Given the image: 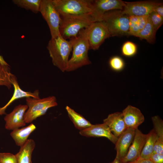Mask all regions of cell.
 <instances>
[{"mask_svg":"<svg viewBox=\"0 0 163 163\" xmlns=\"http://www.w3.org/2000/svg\"><path fill=\"white\" fill-rule=\"evenodd\" d=\"M136 45L131 41L125 42L122 46V53L125 56H132L136 54Z\"/></svg>","mask_w":163,"mask_h":163,"instance_id":"obj_26","label":"cell"},{"mask_svg":"<svg viewBox=\"0 0 163 163\" xmlns=\"http://www.w3.org/2000/svg\"><path fill=\"white\" fill-rule=\"evenodd\" d=\"M127 163H153L150 159L142 158L139 157L136 160Z\"/></svg>","mask_w":163,"mask_h":163,"instance_id":"obj_33","label":"cell"},{"mask_svg":"<svg viewBox=\"0 0 163 163\" xmlns=\"http://www.w3.org/2000/svg\"><path fill=\"white\" fill-rule=\"evenodd\" d=\"M147 134H144L138 128L135 130L132 142L126 155L120 160V163H127L133 161L139 157L147 137Z\"/></svg>","mask_w":163,"mask_h":163,"instance_id":"obj_10","label":"cell"},{"mask_svg":"<svg viewBox=\"0 0 163 163\" xmlns=\"http://www.w3.org/2000/svg\"><path fill=\"white\" fill-rule=\"evenodd\" d=\"M135 130L127 128L118 138L115 144L116 158L120 160L127 155L133 140Z\"/></svg>","mask_w":163,"mask_h":163,"instance_id":"obj_13","label":"cell"},{"mask_svg":"<svg viewBox=\"0 0 163 163\" xmlns=\"http://www.w3.org/2000/svg\"><path fill=\"white\" fill-rule=\"evenodd\" d=\"M26 101L28 107L24 115L26 123H31L37 118L44 115L48 109L58 104L54 96L41 99L27 97Z\"/></svg>","mask_w":163,"mask_h":163,"instance_id":"obj_6","label":"cell"},{"mask_svg":"<svg viewBox=\"0 0 163 163\" xmlns=\"http://www.w3.org/2000/svg\"><path fill=\"white\" fill-rule=\"evenodd\" d=\"M35 143L32 139H28L25 143L20 147L19 151L15 154L17 163H32V154L35 148Z\"/></svg>","mask_w":163,"mask_h":163,"instance_id":"obj_19","label":"cell"},{"mask_svg":"<svg viewBox=\"0 0 163 163\" xmlns=\"http://www.w3.org/2000/svg\"><path fill=\"white\" fill-rule=\"evenodd\" d=\"M149 15L129 16V35L136 36L142 30L147 22Z\"/></svg>","mask_w":163,"mask_h":163,"instance_id":"obj_21","label":"cell"},{"mask_svg":"<svg viewBox=\"0 0 163 163\" xmlns=\"http://www.w3.org/2000/svg\"><path fill=\"white\" fill-rule=\"evenodd\" d=\"M109 64L111 69L116 71H120L123 69L124 66L123 59L117 56L111 58L109 60Z\"/></svg>","mask_w":163,"mask_h":163,"instance_id":"obj_28","label":"cell"},{"mask_svg":"<svg viewBox=\"0 0 163 163\" xmlns=\"http://www.w3.org/2000/svg\"><path fill=\"white\" fill-rule=\"evenodd\" d=\"M79 133L87 137H105L115 144L118 139L112 134L109 127L104 123L92 124L90 127L80 131Z\"/></svg>","mask_w":163,"mask_h":163,"instance_id":"obj_14","label":"cell"},{"mask_svg":"<svg viewBox=\"0 0 163 163\" xmlns=\"http://www.w3.org/2000/svg\"><path fill=\"white\" fill-rule=\"evenodd\" d=\"M154 11L163 18V3H161L157 6L155 8Z\"/></svg>","mask_w":163,"mask_h":163,"instance_id":"obj_34","label":"cell"},{"mask_svg":"<svg viewBox=\"0 0 163 163\" xmlns=\"http://www.w3.org/2000/svg\"><path fill=\"white\" fill-rule=\"evenodd\" d=\"M11 80L12 85L14 88V92L8 102L5 106L0 107V116L6 114L5 110L7 107L17 100L24 97H32L36 99L40 98L38 90H35L33 92L26 91L22 90L20 87L16 76L13 74Z\"/></svg>","mask_w":163,"mask_h":163,"instance_id":"obj_15","label":"cell"},{"mask_svg":"<svg viewBox=\"0 0 163 163\" xmlns=\"http://www.w3.org/2000/svg\"><path fill=\"white\" fill-rule=\"evenodd\" d=\"M39 12L48 25L51 38H56L60 35L59 27L61 18L52 0H41Z\"/></svg>","mask_w":163,"mask_h":163,"instance_id":"obj_8","label":"cell"},{"mask_svg":"<svg viewBox=\"0 0 163 163\" xmlns=\"http://www.w3.org/2000/svg\"><path fill=\"white\" fill-rule=\"evenodd\" d=\"M82 30L79 32L77 37L70 40L72 45V54L69 59L66 72L74 71L91 63L88 56L89 45Z\"/></svg>","mask_w":163,"mask_h":163,"instance_id":"obj_1","label":"cell"},{"mask_svg":"<svg viewBox=\"0 0 163 163\" xmlns=\"http://www.w3.org/2000/svg\"><path fill=\"white\" fill-rule=\"evenodd\" d=\"M12 75L9 65H3L0 63V86H5L10 89L12 86L11 80Z\"/></svg>","mask_w":163,"mask_h":163,"instance_id":"obj_25","label":"cell"},{"mask_svg":"<svg viewBox=\"0 0 163 163\" xmlns=\"http://www.w3.org/2000/svg\"><path fill=\"white\" fill-rule=\"evenodd\" d=\"M153 153L163 155V140L158 138L155 144Z\"/></svg>","mask_w":163,"mask_h":163,"instance_id":"obj_31","label":"cell"},{"mask_svg":"<svg viewBox=\"0 0 163 163\" xmlns=\"http://www.w3.org/2000/svg\"><path fill=\"white\" fill-rule=\"evenodd\" d=\"M41 0H13V2L18 7L30 10L37 13L39 12Z\"/></svg>","mask_w":163,"mask_h":163,"instance_id":"obj_24","label":"cell"},{"mask_svg":"<svg viewBox=\"0 0 163 163\" xmlns=\"http://www.w3.org/2000/svg\"><path fill=\"white\" fill-rule=\"evenodd\" d=\"M112 134L118 138L127 128L125 123L122 112H117L109 115L103 120Z\"/></svg>","mask_w":163,"mask_h":163,"instance_id":"obj_17","label":"cell"},{"mask_svg":"<svg viewBox=\"0 0 163 163\" xmlns=\"http://www.w3.org/2000/svg\"><path fill=\"white\" fill-rule=\"evenodd\" d=\"M156 32L151 22L149 15L145 27L135 37L141 39H145L149 43H153L155 42Z\"/></svg>","mask_w":163,"mask_h":163,"instance_id":"obj_23","label":"cell"},{"mask_svg":"<svg viewBox=\"0 0 163 163\" xmlns=\"http://www.w3.org/2000/svg\"><path fill=\"white\" fill-rule=\"evenodd\" d=\"M124 2L123 12L129 16H137L149 15L161 3L153 1Z\"/></svg>","mask_w":163,"mask_h":163,"instance_id":"obj_9","label":"cell"},{"mask_svg":"<svg viewBox=\"0 0 163 163\" xmlns=\"http://www.w3.org/2000/svg\"><path fill=\"white\" fill-rule=\"evenodd\" d=\"M66 109L69 118L75 127L80 131L85 129L92 125L82 115L75 112L69 106H66Z\"/></svg>","mask_w":163,"mask_h":163,"instance_id":"obj_20","label":"cell"},{"mask_svg":"<svg viewBox=\"0 0 163 163\" xmlns=\"http://www.w3.org/2000/svg\"><path fill=\"white\" fill-rule=\"evenodd\" d=\"M28 108L27 105L19 104L15 106L10 113L6 114L4 120L5 127L8 130H14L25 126L24 115Z\"/></svg>","mask_w":163,"mask_h":163,"instance_id":"obj_11","label":"cell"},{"mask_svg":"<svg viewBox=\"0 0 163 163\" xmlns=\"http://www.w3.org/2000/svg\"><path fill=\"white\" fill-rule=\"evenodd\" d=\"M61 18L59 32L61 36L66 40L76 37L81 30L97 21L92 16L89 15L68 16Z\"/></svg>","mask_w":163,"mask_h":163,"instance_id":"obj_4","label":"cell"},{"mask_svg":"<svg viewBox=\"0 0 163 163\" xmlns=\"http://www.w3.org/2000/svg\"><path fill=\"white\" fill-rule=\"evenodd\" d=\"M95 17L97 21H102L103 15L105 12L113 10H122L125 5L121 0H92Z\"/></svg>","mask_w":163,"mask_h":163,"instance_id":"obj_12","label":"cell"},{"mask_svg":"<svg viewBox=\"0 0 163 163\" xmlns=\"http://www.w3.org/2000/svg\"><path fill=\"white\" fill-rule=\"evenodd\" d=\"M149 159L153 163H163V155L153 153Z\"/></svg>","mask_w":163,"mask_h":163,"instance_id":"obj_32","label":"cell"},{"mask_svg":"<svg viewBox=\"0 0 163 163\" xmlns=\"http://www.w3.org/2000/svg\"><path fill=\"white\" fill-rule=\"evenodd\" d=\"M147 137L140 155L142 158L149 159L153 154V149L158 136L154 129L147 134Z\"/></svg>","mask_w":163,"mask_h":163,"instance_id":"obj_22","label":"cell"},{"mask_svg":"<svg viewBox=\"0 0 163 163\" xmlns=\"http://www.w3.org/2000/svg\"><path fill=\"white\" fill-rule=\"evenodd\" d=\"M149 17L152 25L157 31L163 24V18L155 11L150 14Z\"/></svg>","mask_w":163,"mask_h":163,"instance_id":"obj_29","label":"cell"},{"mask_svg":"<svg viewBox=\"0 0 163 163\" xmlns=\"http://www.w3.org/2000/svg\"><path fill=\"white\" fill-rule=\"evenodd\" d=\"M0 63L3 65H8V64L5 61L2 56L0 55Z\"/></svg>","mask_w":163,"mask_h":163,"instance_id":"obj_35","label":"cell"},{"mask_svg":"<svg viewBox=\"0 0 163 163\" xmlns=\"http://www.w3.org/2000/svg\"><path fill=\"white\" fill-rule=\"evenodd\" d=\"M36 126L31 123L28 126L12 130L10 136L16 144L20 147L23 145L27 140L30 134L36 129Z\"/></svg>","mask_w":163,"mask_h":163,"instance_id":"obj_18","label":"cell"},{"mask_svg":"<svg viewBox=\"0 0 163 163\" xmlns=\"http://www.w3.org/2000/svg\"><path fill=\"white\" fill-rule=\"evenodd\" d=\"M47 48L53 65L62 72L66 71L69 56L72 50L70 41L65 39L60 35L51 38Z\"/></svg>","mask_w":163,"mask_h":163,"instance_id":"obj_2","label":"cell"},{"mask_svg":"<svg viewBox=\"0 0 163 163\" xmlns=\"http://www.w3.org/2000/svg\"><path fill=\"white\" fill-rule=\"evenodd\" d=\"M122 113L127 128L136 129L145 120L144 117L139 109L131 105L128 106Z\"/></svg>","mask_w":163,"mask_h":163,"instance_id":"obj_16","label":"cell"},{"mask_svg":"<svg viewBox=\"0 0 163 163\" xmlns=\"http://www.w3.org/2000/svg\"><path fill=\"white\" fill-rule=\"evenodd\" d=\"M82 30L90 49L93 50H98L105 40L111 37L106 24L103 21L94 22Z\"/></svg>","mask_w":163,"mask_h":163,"instance_id":"obj_7","label":"cell"},{"mask_svg":"<svg viewBox=\"0 0 163 163\" xmlns=\"http://www.w3.org/2000/svg\"><path fill=\"white\" fill-rule=\"evenodd\" d=\"M152 121L158 138L163 140V122L162 120L157 116L152 117Z\"/></svg>","mask_w":163,"mask_h":163,"instance_id":"obj_27","label":"cell"},{"mask_svg":"<svg viewBox=\"0 0 163 163\" xmlns=\"http://www.w3.org/2000/svg\"><path fill=\"white\" fill-rule=\"evenodd\" d=\"M52 1L60 17L89 15L92 16L97 21L92 0H52Z\"/></svg>","mask_w":163,"mask_h":163,"instance_id":"obj_3","label":"cell"},{"mask_svg":"<svg viewBox=\"0 0 163 163\" xmlns=\"http://www.w3.org/2000/svg\"><path fill=\"white\" fill-rule=\"evenodd\" d=\"M0 163H17L15 155L10 153H0Z\"/></svg>","mask_w":163,"mask_h":163,"instance_id":"obj_30","label":"cell"},{"mask_svg":"<svg viewBox=\"0 0 163 163\" xmlns=\"http://www.w3.org/2000/svg\"><path fill=\"white\" fill-rule=\"evenodd\" d=\"M110 163H120L119 160L115 158L114 159V160L112 162Z\"/></svg>","mask_w":163,"mask_h":163,"instance_id":"obj_36","label":"cell"},{"mask_svg":"<svg viewBox=\"0 0 163 163\" xmlns=\"http://www.w3.org/2000/svg\"><path fill=\"white\" fill-rule=\"evenodd\" d=\"M102 21L106 24L111 37L129 35V16L122 10H113L105 13Z\"/></svg>","mask_w":163,"mask_h":163,"instance_id":"obj_5","label":"cell"}]
</instances>
